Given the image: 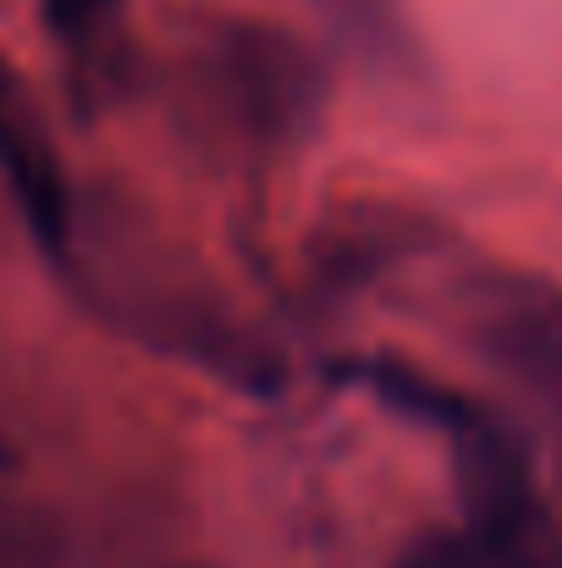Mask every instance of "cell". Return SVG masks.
Masks as SVG:
<instances>
[{
	"instance_id": "3957f363",
	"label": "cell",
	"mask_w": 562,
	"mask_h": 568,
	"mask_svg": "<svg viewBox=\"0 0 562 568\" xmlns=\"http://www.w3.org/2000/svg\"><path fill=\"white\" fill-rule=\"evenodd\" d=\"M486 354L519 376L541 403L546 414L562 419V293L546 287H502L491 293V310H486Z\"/></svg>"
},
{
	"instance_id": "6da1fadb",
	"label": "cell",
	"mask_w": 562,
	"mask_h": 568,
	"mask_svg": "<svg viewBox=\"0 0 562 568\" xmlns=\"http://www.w3.org/2000/svg\"><path fill=\"white\" fill-rule=\"evenodd\" d=\"M380 386L447 436L458 491H463V508H469V530H474L469 541L491 558V568H562L552 508H546L513 430L497 414H486L480 403H463V397L408 376L397 365L380 371Z\"/></svg>"
},
{
	"instance_id": "7a4b0ae2",
	"label": "cell",
	"mask_w": 562,
	"mask_h": 568,
	"mask_svg": "<svg viewBox=\"0 0 562 568\" xmlns=\"http://www.w3.org/2000/svg\"><path fill=\"white\" fill-rule=\"evenodd\" d=\"M210 83L221 105L265 144L309 133L326 105L320 61L270 22H226L210 44Z\"/></svg>"
},
{
	"instance_id": "277c9868",
	"label": "cell",
	"mask_w": 562,
	"mask_h": 568,
	"mask_svg": "<svg viewBox=\"0 0 562 568\" xmlns=\"http://www.w3.org/2000/svg\"><path fill=\"white\" fill-rule=\"evenodd\" d=\"M315 6L375 67H402L413 55V39H408V22H402L397 0H315Z\"/></svg>"
},
{
	"instance_id": "8992f818",
	"label": "cell",
	"mask_w": 562,
	"mask_h": 568,
	"mask_svg": "<svg viewBox=\"0 0 562 568\" xmlns=\"http://www.w3.org/2000/svg\"><path fill=\"white\" fill-rule=\"evenodd\" d=\"M391 568H491V558H486L469 536H447V530H436V536H419V541H413Z\"/></svg>"
},
{
	"instance_id": "5b68a950",
	"label": "cell",
	"mask_w": 562,
	"mask_h": 568,
	"mask_svg": "<svg viewBox=\"0 0 562 568\" xmlns=\"http://www.w3.org/2000/svg\"><path fill=\"white\" fill-rule=\"evenodd\" d=\"M116 22H122V0H50L55 39L72 44V50H83V55L94 44H105L116 33Z\"/></svg>"
}]
</instances>
